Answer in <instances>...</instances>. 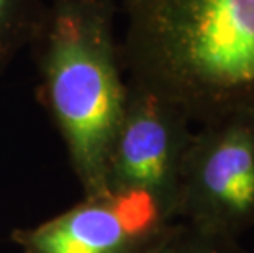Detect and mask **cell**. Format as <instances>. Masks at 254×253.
Returning <instances> with one entry per match:
<instances>
[{
  "instance_id": "cell-1",
  "label": "cell",
  "mask_w": 254,
  "mask_h": 253,
  "mask_svg": "<svg viewBox=\"0 0 254 253\" xmlns=\"http://www.w3.org/2000/svg\"><path fill=\"white\" fill-rule=\"evenodd\" d=\"M129 83L198 125L254 109V0H123Z\"/></svg>"
},
{
  "instance_id": "cell-2",
  "label": "cell",
  "mask_w": 254,
  "mask_h": 253,
  "mask_svg": "<svg viewBox=\"0 0 254 253\" xmlns=\"http://www.w3.org/2000/svg\"><path fill=\"white\" fill-rule=\"evenodd\" d=\"M117 0H50L31 53L38 95L84 197L104 194L107 160L128 97Z\"/></svg>"
},
{
  "instance_id": "cell-3",
  "label": "cell",
  "mask_w": 254,
  "mask_h": 253,
  "mask_svg": "<svg viewBox=\"0 0 254 253\" xmlns=\"http://www.w3.org/2000/svg\"><path fill=\"white\" fill-rule=\"evenodd\" d=\"M176 219L233 239L254 227V109L193 130Z\"/></svg>"
},
{
  "instance_id": "cell-4",
  "label": "cell",
  "mask_w": 254,
  "mask_h": 253,
  "mask_svg": "<svg viewBox=\"0 0 254 253\" xmlns=\"http://www.w3.org/2000/svg\"><path fill=\"white\" fill-rule=\"evenodd\" d=\"M192 122L176 104L128 81V97L107 160L105 191H139L176 222Z\"/></svg>"
},
{
  "instance_id": "cell-5",
  "label": "cell",
  "mask_w": 254,
  "mask_h": 253,
  "mask_svg": "<svg viewBox=\"0 0 254 253\" xmlns=\"http://www.w3.org/2000/svg\"><path fill=\"white\" fill-rule=\"evenodd\" d=\"M172 225L146 192L107 191L13 230L12 242L21 253H154Z\"/></svg>"
},
{
  "instance_id": "cell-6",
  "label": "cell",
  "mask_w": 254,
  "mask_h": 253,
  "mask_svg": "<svg viewBox=\"0 0 254 253\" xmlns=\"http://www.w3.org/2000/svg\"><path fill=\"white\" fill-rule=\"evenodd\" d=\"M45 12L43 0H0V74L31 45Z\"/></svg>"
},
{
  "instance_id": "cell-7",
  "label": "cell",
  "mask_w": 254,
  "mask_h": 253,
  "mask_svg": "<svg viewBox=\"0 0 254 253\" xmlns=\"http://www.w3.org/2000/svg\"><path fill=\"white\" fill-rule=\"evenodd\" d=\"M154 253H248L240 239L212 234L177 220Z\"/></svg>"
}]
</instances>
